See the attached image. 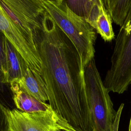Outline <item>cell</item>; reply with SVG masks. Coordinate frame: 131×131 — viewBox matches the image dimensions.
Here are the masks:
<instances>
[{
  "mask_svg": "<svg viewBox=\"0 0 131 131\" xmlns=\"http://www.w3.org/2000/svg\"><path fill=\"white\" fill-rule=\"evenodd\" d=\"M34 42L51 108L74 131H92L84 68L79 55L47 12Z\"/></svg>",
  "mask_w": 131,
  "mask_h": 131,
  "instance_id": "cell-1",
  "label": "cell"
},
{
  "mask_svg": "<svg viewBox=\"0 0 131 131\" xmlns=\"http://www.w3.org/2000/svg\"><path fill=\"white\" fill-rule=\"evenodd\" d=\"M42 5L76 48L83 68L94 58L97 32L84 18L74 13L63 0H41Z\"/></svg>",
  "mask_w": 131,
  "mask_h": 131,
  "instance_id": "cell-2",
  "label": "cell"
},
{
  "mask_svg": "<svg viewBox=\"0 0 131 131\" xmlns=\"http://www.w3.org/2000/svg\"><path fill=\"white\" fill-rule=\"evenodd\" d=\"M84 76L92 131H113L117 111L113 107L109 92L103 84L94 58L84 68Z\"/></svg>",
  "mask_w": 131,
  "mask_h": 131,
  "instance_id": "cell-3",
  "label": "cell"
},
{
  "mask_svg": "<svg viewBox=\"0 0 131 131\" xmlns=\"http://www.w3.org/2000/svg\"><path fill=\"white\" fill-rule=\"evenodd\" d=\"M111 62L103 84L109 92L122 94L131 84V8L115 39Z\"/></svg>",
  "mask_w": 131,
  "mask_h": 131,
  "instance_id": "cell-4",
  "label": "cell"
},
{
  "mask_svg": "<svg viewBox=\"0 0 131 131\" xmlns=\"http://www.w3.org/2000/svg\"><path fill=\"white\" fill-rule=\"evenodd\" d=\"M0 5L35 44V37L46 12L41 0H1Z\"/></svg>",
  "mask_w": 131,
  "mask_h": 131,
  "instance_id": "cell-5",
  "label": "cell"
},
{
  "mask_svg": "<svg viewBox=\"0 0 131 131\" xmlns=\"http://www.w3.org/2000/svg\"><path fill=\"white\" fill-rule=\"evenodd\" d=\"M9 131H74L54 111L28 113L7 107Z\"/></svg>",
  "mask_w": 131,
  "mask_h": 131,
  "instance_id": "cell-6",
  "label": "cell"
},
{
  "mask_svg": "<svg viewBox=\"0 0 131 131\" xmlns=\"http://www.w3.org/2000/svg\"><path fill=\"white\" fill-rule=\"evenodd\" d=\"M0 31L32 71L41 76V62L35 45L0 5Z\"/></svg>",
  "mask_w": 131,
  "mask_h": 131,
  "instance_id": "cell-7",
  "label": "cell"
},
{
  "mask_svg": "<svg viewBox=\"0 0 131 131\" xmlns=\"http://www.w3.org/2000/svg\"><path fill=\"white\" fill-rule=\"evenodd\" d=\"M12 98L16 108L28 113L53 112L49 103L37 100L24 92L15 80L10 83Z\"/></svg>",
  "mask_w": 131,
  "mask_h": 131,
  "instance_id": "cell-8",
  "label": "cell"
},
{
  "mask_svg": "<svg viewBox=\"0 0 131 131\" xmlns=\"http://www.w3.org/2000/svg\"><path fill=\"white\" fill-rule=\"evenodd\" d=\"M26 93L38 101L46 103L48 96L42 76L27 67L24 76L19 79L14 80Z\"/></svg>",
  "mask_w": 131,
  "mask_h": 131,
  "instance_id": "cell-9",
  "label": "cell"
},
{
  "mask_svg": "<svg viewBox=\"0 0 131 131\" xmlns=\"http://www.w3.org/2000/svg\"><path fill=\"white\" fill-rule=\"evenodd\" d=\"M5 47L7 83H10L14 80L21 78L24 76L28 66L20 54L6 37L5 39Z\"/></svg>",
  "mask_w": 131,
  "mask_h": 131,
  "instance_id": "cell-10",
  "label": "cell"
},
{
  "mask_svg": "<svg viewBox=\"0 0 131 131\" xmlns=\"http://www.w3.org/2000/svg\"><path fill=\"white\" fill-rule=\"evenodd\" d=\"M104 5L113 21L120 27L131 8V0H103Z\"/></svg>",
  "mask_w": 131,
  "mask_h": 131,
  "instance_id": "cell-11",
  "label": "cell"
},
{
  "mask_svg": "<svg viewBox=\"0 0 131 131\" xmlns=\"http://www.w3.org/2000/svg\"><path fill=\"white\" fill-rule=\"evenodd\" d=\"M112 23L110 15L103 3L94 28L97 33L100 35L104 41H112L115 38Z\"/></svg>",
  "mask_w": 131,
  "mask_h": 131,
  "instance_id": "cell-12",
  "label": "cell"
},
{
  "mask_svg": "<svg viewBox=\"0 0 131 131\" xmlns=\"http://www.w3.org/2000/svg\"><path fill=\"white\" fill-rule=\"evenodd\" d=\"M65 1L68 6L74 13L85 20L88 18L95 3V0Z\"/></svg>",
  "mask_w": 131,
  "mask_h": 131,
  "instance_id": "cell-13",
  "label": "cell"
},
{
  "mask_svg": "<svg viewBox=\"0 0 131 131\" xmlns=\"http://www.w3.org/2000/svg\"><path fill=\"white\" fill-rule=\"evenodd\" d=\"M5 39V37L0 31V83H7Z\"/></svg>",
  "mask_w": 131,
  "mask_h": 131,
  "instance_id": "cell-14",
  "label": "cell"
},
{
  "mask_svg": "<svg viewBox=\"0 0 131 131\" xmlns=\"http://www.w3.org/2000/svg\"><path fill=\"white\" fill-rule=\"evenodd\" d=\"M7 107L0 101V131H9V124L6 113Z\"/></svg>",
  "mask_w": 131,
  "mask_h": 131,
  "instance_id": "cell-15",
  "label": "cell"
},
{
  "mask_svg": "<svg viewBox=\"0 0 131 131\" xmlns=\"http://www.w3.org/2000/svg\"><path fill=\"white\" fill-rule=\"evenodd\" d=\"M123 107H124V103H121L117 111V115H116V118L115 119V121L114 123L113 131H118L119 122H120V120L121 114H122V111L123 109Z\"/></svg>",
  "mask_w": 131,
  "mask_h": 131,
  "instance_id": "cell-16",
  "label": "cell"
},
{
  "mask_svg": "<svg viewBox=\"0 0 131 131\" xmlns=\"http://www.w3.org/2000/svg\"><path fill=\"white\" fill-rule=\"evenodd\" d=\"M128 131H131V117H130V121H129Z\"/></svg>",
  "mask_w": 131,
  "mask_h": 131,
  "instance_id": "cell-17",
  "label": "cell"
},
{
  "mask_svg": "<svg viewBox=\"0 0 131 131\" xmlns=\"http://www.w3.org/2000/svg\"><path fill=\"white\" fill-rule=\"evenodd\" d=\"M55 131H62V130H56Z\"/></svg>",
  "mask_w": 131,
  "mask_h": 131,
  "instance_id": "cell-18",
  "label": "cell"
}]
</instances>
